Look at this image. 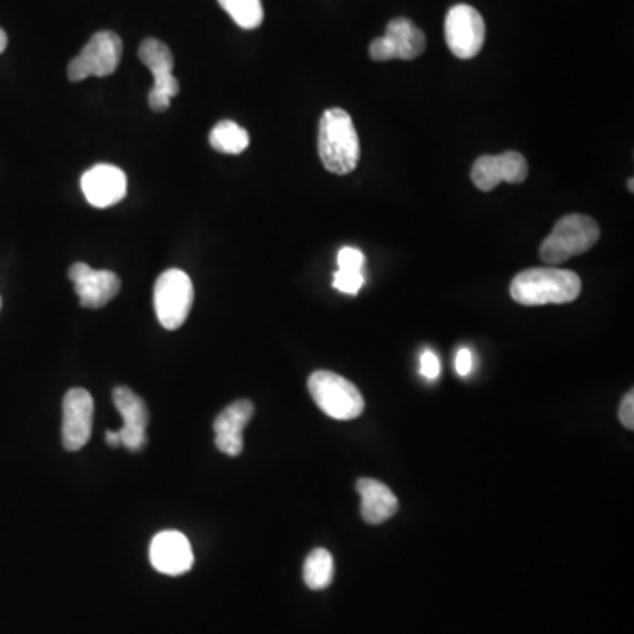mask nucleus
Wrapping results in <instances>:
<instances>
[{"label":"nucleus","instance_id":"obj_11","mask_svg":"<svg viewBox=\"0 0 634 634\" xmlns=\"http://www.w3.org/2000/svg\"><path fill=\"white\" fill-rule=\"evenodd\" d=\"M529 177V164L524 155L515 150L501 155H483L474 162L471 179L480 191L490 192L499 183H522Z\"/></svg>","mask_w":634,"mask_h":634},{"label":"nucleus","instance_id":"obj_5","mask_svg":"<svg viewBox=\"0 0 634 634\" xmlns=\"http://www.w3.org/2000/svg\"><path fill=\"white\" fill-rule=\"evenodd\" d=\"M194 302V285L182 270L171 269L159 275L153 288V306L159 323L167 330H179Z\"/></svg>","mask_w":634,"mask_h":634},{"label":"nucleus","instance_id":"obj_9","mask_svg":"<svg viewBox=\"0 0 634 634\" xmlns=\"http://www.w3.org/2000/svg\"><path fill=\"white\" fill-rule=\"evenodd\" d=\"M425 44L422 29H417L407 18H395L388 23L386 34L372 41L369 53L375 62L414 60L425 51Z\"/></svg>","mask_w":634,"mask_h":634},{"label":"nucleus","instance_id":"obj_24","mask_svg":"<svg viewBox=\"0 0 634 634\" xmlns=\"http://www.w3.org/2000/svg\"><path fill=\"white\" fill-rule=\"evenodd\" d=\"M618 417H621L622 425L626 426L627 431L634 429V392L626 393L622 399L621 407H618Z\"/></svg>","mask_w":634,"mask_h":634},{"label":"nucleus","instance_id":"obj_7","mask_svg":"<svg viewBox=\"0 0 634 634\" xmlns=\"http://www.w3.org/2000/svg\"><path fill=\"white\" fill-rule=\"evenodd\" d=\"M141 62L150 69L153 74V87L149 92V107L153 111L168 110L171 99L180 92V83L173 77V66L175 59L167 44L159 39H145L138 51Z\"/></svg>","mask_w":634,"mask_h":634},{"label":"nucleus","instance_id":"obj_13","mask_svg":"<svg viewBox=\"0 0 634 634\" xmlns=\"http://www.w3.org/2000/svg\"><path fill=\"white\" fill-rule=\"evenodd\" d=\"M113 404L119 409L124 426L117 431L120 444L131 452H140L147 444V425H149V409L140 395L131 388L119 386L113 390Z\"/></svg>","mask_w":634,"mask_h":634},{"label":"nucleus","instance_id":"obj_16","mask_svg":"<svg viewBox=\"0 0 634 634\" xmlns=\"http://www.w3.org/2000/svg\"><path fill=\"white\" fill-rule=\"evenodd\" d=\"M254 416V404L251 401L233 402L228 405L213 423L215 444L219 452L228 456H239L243 452V429Z\"/></svg>","mask_w":634,"mask_h":634},{"label":"nucleus","instance_id":"obj_4","mask_svg":"<svg viewBox=\"0 0 634 634\" xmlns=\"http://www.w3.org/2000/svg\"><path fill=\"white\" fill-rule=\"evenodd\" d=\"M312 401L326 416L350 422L362 416L365 409L363 395L350 380L330 371H318L309 378Z\"/></svg>","mask_w":634,"mask_h":634},{"label":"nucleus","instance_id":"obj_26","mask_svg":"<svg viewBox=\"0 0 634 634\" xmlns=\"http://www.w3.org/2000/svg\"><path fill=\"white\" fill-rule=\"evenodd\" d=\"M107 443L110 444L111 447L122 446V444H120L119 434L113 431L107 432Z\"/></svg>","mask_w":634,"mask_h":634},{"label":"nucleus","instance_id":"obj_28","mask_svg":"<svg viewBox=\"0 0 634 634\" xmlns=\"http://www.w3.org/2000/svg\"><path fill=\"white\" fill-rule=\"evenodd\" d=\"M634 180L630 179L627 180V188H630V191L633 192L634 191Z\"/></svg>","mask_w":634,"mask_h":634},{"label":"nucleus","instance_id":"obj_21","mask_svg":"<svg viewBox=\"0 0 634 634\" xmlns=\"http://www.w3.org/2000/svg\"><path fill=\"white\" fill-rule=\"evenodd\" d=\"M365 284V275L360 270H336L333 273V288L345 294H356Z\"/></svg>","mask_w":634,"mask_h":634},{"label":"nucleus","instance_id":"obj_15","mask_svg":"<svg viewBox=\"0 0 634 634\" xmlns=\"http://www.w3.org/2000/svg\"><path fill=\"white\" fill-rule=\"evenodd\" d=\"M150 562L162 575L179 576L191 571L194 564L191 541L179 531H164L153 537Z\"/></svg>","mask_w":634,"mask_h":634},{"label":"nucleus","instance_id":"obj_1","mask_svg":"<svg viewBox=\"0 0 634 634\" xmlns=\"http://www.w3.org/2000/svg\"><path fill=\"white\" fill-rule=\"evenodd\" d=\"M582 293V281L571 270L531 269L511 281L510 294L520 305H561L575 302Z\"/></svg>","mask_w":634,"mask_h":634},{"label":"nucleus","instance_id":"obj_2","mask_svg":"<svg viewBox=\"0 0 634 634\" xmlns=\"http://www.w3.org/2000/svg\"><path fill=\"white\" fill-rule=\"evenodd\" d=\"M318 150L323 167L330 173L348 175L356 170L362 149L353 119L348 111L342 108L324 111L318 134Z\"/></svg>","mask_w":634,"mask_h":634},{"label":"nucleus","instance_id":"obj_22","mask_svg":"<svg viewBox=\"0 0 634 634\" xmlns=\"http://www.w3.org/2000/svg\"><path fill=\"white\" fill-rule=\"evenodd\" d=\"M336 263H339V269L342 270H360L363 272V264H365V255L362 251H358L354 248H344L339 252V258H336Z\"/></svg>","mask_w":634,"mask_h":634},{"label":"nucleus","instance_id":"obj_3","mask_svg":"<svg viewBox=\"0 0 634 634\" xmlns=\"http://www.w3.org/2000/svg\"><path fill=\"white\" fill-rule=\"evenodd\" d=\"M600 224L594 219L584 213H571L555 222L552 233L541 243V261L546 264L566 263L571 258L591 251L600 242Z\"/></svg>","mask_w":634,"mask_h":634},{"label":"nucleus","instance_id":"obj_10","mask_svg":"<svg viewBox=\"0 0 634 634\" xmlns=\"http://www.w3.org/2000/svg\"><path fill=\"white\" fill-rule=\"evenodd\" d=\"M94 423V399L83 388H73L64 396L62 417V443L68 452H78L92 435Z\"/></svg>","mask_w":634,"mask_h":634},{"label":"nucleus","instance_id":"obj_12","mask_svg":"<svg viewBox=\"0 0 634 634\" xmlns=\"http://www.w3.org/2000/svg\"><path fill=\"white\" fill-rule=\"evenodd\" d=\"M69 279L73 282L80 305L85 309H101L120 291V279L115 272L90 269L85 263L71 264Z\"/></svg>","mask_w":634,"mask_h":634},{"label":"nucleus","instance_id":"obj_18","mask_svg":"<svg viewBox=\"0 0 634 634\" xmlns=\"http://www.w3.org/2000/svg\"><path fill=\"white\" fill-rule=\"evenodd\" d=\"M335 575V562L329 550H312L303 564V582L312 591H324L330 587Z\"/></svg>","mask_w":634,"mask_h":634},{"label":"nucleus","instance_id":"obj_19","mask_svg":"<svg viewBox=\"0 0 634 634\" xmlns=\"http://www.w3.org/2000/svg\"><path fill=\"white\" fill-rule=\"evenodd\" d=\"M249 143H251L249 132L233 120H222L210 132V145L221 153L239 155L243 150H248Z\"/></svg>","mask_w":634,"mask_h":634},{"label":"nucleus","instance_id":"obj_8","mask_svg":"<svg viewBox=\"0 0 634 634\" xmlns=\"http://www.w3.org/2000/svg\"><path fill=\"white\" fill-rule=\"evenodd\" d=\"M444 38L453 56L462 60L474 59L485 44V20L473 6H453L444 22Z\"/></svg>","mask_w":634,"mask_h":634},{"label":"nucleus","instance_id":"obj_17","mask_svg":"<svg viewBox=\"0 0 634 634\" xmlns=\"http://www.w3.org/2000/svg\"><path fill=\"white\" fill-rule=\"evenodd\" d=\"M356 490L362 497V516L366 524L380 525L396 515L399 499L380 480L362 477L356 482Z\"/></svg>","mask_w":634,"mask_h":634},{"label":"nucleus","instance_id":"obj_6","mask_svg":"<svg viewBox=\"0 0 634 634\" xmlns=\"http://www.w3.org/2000/svg\"><path fill=\"white\" fill-rule=\"evenodd\" d=\"M122 39L111 32L101 30L90 38L89 43L69 62L68 77L71 81L87 80L90 77H110L119 68L122 59Z\"/></svg>","mask_w":634,"mask_h":634},{"label":"nucleus","instance_id":"obj_27","mask_svg":"<svg viewBox=\"0 0 634 634\" xmlns=\"http://www.w3.org/2000/svg\"><path fill=\"white\" fill-rule=\"evenodd\" d=\"M8 48V36H6L4 30L0 29V53Z\"/></svg>","mask_w":634,"mask_h":634},{"label":"nucleus","instance_id":"obj_14","mask_svg":"<svg viewBox=\"0 0 634 634\" xmlns=\"http://www.w3.org/2000/svg\"><path fill=\"white\" fill-rule=\"evenodd\" d=\"M81 191L95 209H108L128 194V177L120 168L98 164L81 177Z\"/></svg>","mask_w":634,"mask_h":634},{"label":"nucleus","instance_id":"obj_23","mask_svg":"<svg viewBox=\"0 0 634 634\" xmlns=\"http://www.w3.org/2000/svg\"><path fill=\"white\" fill-rule=\"evenodd\" d=\"M420 372H422L423 378L426 380L435 381L441 374V363H439V358L432 351H425L420 358Z\"/></svg>","mask_w":634,"mask_h":634},{"label":"nucleus","instance_id":"obj_29","mask_svg":"<svg viewBox=\"0 0 634 634\" xmlns=\"http://www.w3.org/2000/svg\"><path fill=\"white\" fill-rule=\"evenodd\" d=\"M0 305H2V300H0Z\"/></svg>","mask_w":634,"mask_h":634},{"label":"nucleus","instance_id":"obj_25","mask_svg":"<svg viewBox=\"0 0 634 634\" xmlns=\"http://www.w3.org/2000/svg\"><path fill=\"white\" fill-rule=\"evenodd\" d=\"M473 353L467 350V348H462L459 350L455 356V371L460 378H467L471 372H473Z\"/></svg>","mask_w":634,"mask_h":634},{"label":"nucleus","instance_id":"obj_20","mask_svg":"<svg viewBox=\"0 0 634 634\" xmlns=\"http://www.w3.org/2000/svg\"><path fill=\"white\" fill-rule=\"evenodd\" d=\"M218 2L242 29H258L263 23L264 11L261 0H218Z\"/></svg>","mask_w":634,"mask_h":634}]
</instances>
